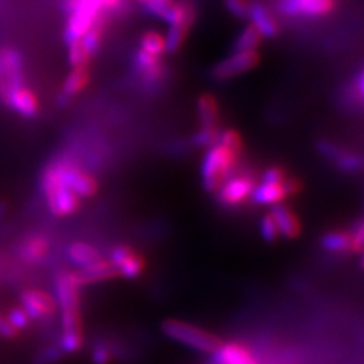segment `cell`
<instances>
[{
  "instance_id": "obj_27",
  "label": "cell",
  "mask_w": 364,
  "mask_h": 364,
  "mask_svg": "<svg viewBox=\"0 0 364 364\" xmlns=\"http://www.w3.org/2000/svg\"><path fill=\"white\" fill-rule=\"evenodd\" d=\"M68 48V64H70L73 68L75 67H88L91 58L88 56V53L85 52V49L82 48V44L76 41L70 46H67Z\"/></svg>"
},
{
  "instance_id": "obj_37",
  "label": "cell",
  "mask_w": 364,
  "mask_h": 364,
  "mask_svg": "<svg viewBox=\"0 0 364 364\" xmlns=\"http://www.w3.org/2000/svg\"><path fill=\"white\" fill-rule=\"evenodd\" d=\"M0 337L9 338V340H13V338H17V337H18V331H17V329H16L13 325H11V323L8 322V318L4 317V316H0Z\"/></svg>"
},
{
  "instance_id": "obj_10",
  "label": "cell",
  "mask_w": 364,
  "mask_h": 364,
  "mask_svg": "<svg viewBox=\"0 0 364 364\" xmlns=\"http://www.w3.org/2000/svg\"><path fill=\"white\" fill-rule=\"evenodd\" d=\"M108 259L111 261L112 266L116 267L119 277H123L127 279L139 278L143 273L146 264L144 258L140 254H136L134 249L124 245L112 247Z\"/></svg>"
},
{
  "instance_id": "obj_8",
  "label": "cell",
  "mask_w": 364,
  "mask_h": 364,
  "mask_svg": "<svg viewBox=\"0 0 364 364\" xmlns=\"http://www.w3.org/2000/svg\"><path fill=\"white\" fill-rule=\"evenodd\" d=\"M21 309L29 316L31 321H46L50 318L58 305L52 294L43 290H25L20 296Z\"/></svg>"
},
{
  "instance_id": "obj_19",
  "label": "cell",
  "mask_w": 364,
  "mask_h": 364,
  "mask_svg": "<svg viewBox=\"0 0 364 364\" xmlns=\"http://www.w3.org/2000/svg\"><path fill=\"white\" fill-rule=\"evenodd\" d=\"M286 196V190H284L282 184H264V182H261L258 187H255L252 190V195H250L257 205L281 203V200Z\"/></svg>"
},
{
  "instance_id": "obj_29",
  "label": "cell",
  "mask_w": 364,
  "mask_h": 364,
  "mask_svg": "<svg viewBox=\"0 0 364 364\" xmlns=\"http://www.w3.org/2000/svg\"><path fill=\"white\" fill-rule=\"evenodd\" d=\"M223 5L228 13L238 20H246L249 16V0H223Z\"/></svg>"
},
{
  "instance_id": "obj_16",
  "label": "cell",
  "mask_w": 364,
  "mask_h": 364,
  "mask_svg": "<svg viewBox=\"0 0 364 364\" xmlns=\"http://www.w3.org/2000/svg\"><path fill=\"white\" fill-rule=\"evenodd\" d=\"M270 215L277 223L279 235L286 238H296L301 234V223L298 218H296L294 213L290 211L286 205H273L270 210Z\"/></svg>"
},
{
  "instance_id": "obj_32",
  "label": "cell",
  "mask_w": 364,
  "mask_h": 364,
  "mask_svg": "<svg viewBox=\"0 0 364 364\" xmlns=\"http://www.w3.org/2000/svg\"><path fill=\"white\" fill-rule=\"evenodd\" d=\"M259 232H261V235H263L264 240L269 242V243L275 242L277 238H278V235H279L278 228H277V223H275V220H273V218H272L270 214L264 215L263 220H261V223H259Z\"/></svg>"
},
{
  "instance_id": "obj_4",
  "label": "cell",
  "mask_w": 364,
  "mask_h": 364,
  "mask_svg": "<svg viewBox=\"0 0 364 364\" xmlns=\"http://www.w3.org/2000/svg\"><path fill=\"white\" fill-rule=\"evenodd\" d=\"M25 85V60L18 49L0 48V100L6 105L11 95Z\"/></svg>"
},
{
  "instance_id": "obj_28",
  "label": "cell",
  "mask_w": 364,
  "mask_h": 364,
  "mask_svg": "<svg viewBox=\"0 0 364 364\" xmlns=\"http://www.w3.org/2000/svg\"><path fill=\"white\" fill-rule=\"evenodd\" d=\"M219 129L218 128H202L191 139V143L198 147H211L218 143Z\"/></svg>"
},
{
  "instance_id": "obj_38",
  "label": "cell",
  "mask_w": 364,
  "mask_h": 364,
  "mask_svg": "<svg viewBox=\"0 0 364 364\" xmlns=\"http://www.w3.org/2000/svg\"><path fill=\"white\" fill-rule=\"evenodd\" d=\"M352 242H354V252H361L364 249V220L355 228L352 234Z\"/></svg>"
},
{
  "instance_id": "obj_36",
  "label": "cell",
  "mask_w": 364,
  "mask_h": 364,
  "mask_svg": "<svg viewBox=\"0 0 364 364\" xmlns=\"http://www.w3.org/2000/svg\"><path fill=\"white\" fill-rule=\"evenodd\" d=\"M63 355V352L60 348H46L41 350L37 358V364H52L55 361H58Z\"/></svg>"
},
{
  "instance_id": "obj_15",
  "label": "cell",
  "mask_w": 364,
  "mask_h": 364,
  "mask_svg": "<svg viewBox=\"0 0 364 364\" xmlns=\"http://www.w3.org/2000/svg\"><path fill=\"white\" fill-rule=\"evenodd\" d=\"M117 277H119V273H117L116 267L112 266L109 259H105V258H100L99 261H96L95 264H91L88 267L76 270V278H77V282L81 287L88 286V284H96V282H102V281L114 279Z\"/></svg>"
},
{
  "instance_id": "obj_18",
  "label": "cell",
  "mask_w": 364,
  "mask_h": 364,
  "mask_svg": "<svg viewBox=\"0 0 364 364\" xmlns=\"http://www.w3.org/2000/svg\"><path fill=\"white\" fill-rule=\"evenodd\" d=\"M211 364H257L250 352L237 343L222 345L214 352Z\"/></svg>"
},
{
  "instance_id": "obj_12",
  "label": "cell",
  "mask_w": 364,
  "mask_h": 364,
  "mask_svg": "<svg viewBox=\"0 0 364 364\" xmlns=\"http://www.w3.org/2000/svg\"><path fill=\"white\" fill-rule=\"evenodd\" d=\"M90 76L91 75H90L88 67H75L64 79L58 99H56L58 100V105L67 107L70 104L73 97H76L81 91L85 90V87L90 82Z\"/></svg>"
},
{
  "instance_id": "obj_17",
  "label": "cell",
  "mask_w": 364,
  "mask_h": 364,
  "mask_svg": "<svg viewBox=\"0 0 364 364\" xmlns=\"http://www.w3.org/2000/svg\"><path fill=\"white\" fill-rule=\"evenodd\" d=\"M65 257L75 267H79V269L95 264L96 261L102 258L97 247L91 246L85 242H73L68 245L65 249Z\"/></svg>"
},
{
  "instance_id": "obj_20",
  "label": "cell",
  "mask_w": 364,
  "mask_h": 364,
  "mask_svg": "<svg viewBox=\"0 0 364 364\" xmlns=\"http://www.w3.org/2000/svg\"><path fill=\"white\" fill-rule=\"evenodd\" d=\"M321 245L328 252L334 254H345V252H354V242H352V234L336 231L328 232L322 237Z\"/></svg>"
},
{
  "instance_id": "obj_25",
  "label": "cell",
  "mask_w": 364,
  "mask_h": 364,
  "mask_svg": "<svg viewBox=\"0 0 364 364\" xmlns=\"http://www.w3.org/2000/svg\"><path fill=\"white\" fill-rule=\"evenodd\" d=\"M215 146H223V147H226V149H230L238 155L242 152L243 141H242V136L238 135L237 131L225 129V131H219L218 143H215Z\"/></svg>"
},
{
  "instance_id": "obj_13",
  "label": "cell",
  "mask_w": 364,
  "mask_h": 364,
  "mask_svg": "<svg viewBox=\"0 0 364 364\" xmlns=\"http://www.w3.org/2000/svg\"><path fill=\"white\" fill-rule=\"evenodd\" d=\"M250 25L255 26V29L261 33L263 38H275L279 33V25L277 18L272 16L267 6L261 2H252L249 6V16Z\"/></svg>"
},
{
  "instance_id": "obj_7",
  "label": "cell",
  "mask_w": 364,
  "mask_h": 364,
  "mask_svg": "<svg viewBox=\"0 0 364 364\" xmlns=\"http://www.w3.org/2000/svg\"><path fill=\"white\" fill-rule=\"evenodd\" d=\"M259 63V55L257 50L249 52H235L234 55L228 56L226 60L215 64L211 70V76L218 81H226L234 76L242 75L245 72L252 70Z\"/></svg>"
},
{
  "instance_id": "obj_24",
  "label": "cell",
  "mask_w": 364,
  "mask_h": 364,
  "mask_svg": "<svg viewBox=\"0 0 364 364\" xmlns=\"http://www.w3.org/2000/svg\"><path fill=\"white\" fill-rule=\"evenodd\" d=\"M139 48L156 56V58H161V55L164 53V36L156 31H147L141 36Z\"/></svg>"
},
{
  "instance_id": "obj_41",
  "label": "cell",
  "mask_w": 364,
  "mask_h": 364,
  "mask_svg": "<svg viewBox=\"0 0 364 364\" xmlns=\"http://www.w3.org/2000/svg\"><path fill=\"white\" fill-rule=\"evenodd\" d=\"M136 2H139V4H141V5H143V4H146V2H147V0H136Z\"/></svg>"
},
{
  "instance_id": "obj_5",
  "label": "cell",
  "mask_w": 364,
  "mask_h": 364,
  "mask_svg": "<svg viewBox=\"0 0 364 364\" xmlns=\"http://www.w3.org/2000/svg\"><path fill=\"white\" fill-rule=\"evenodd\" d=\"M56 163H58L60 175L64 186L70 188L79 199H85L96 195L99 188L97 181L90 173L79 168V166L72 161V158H56Z\"/></svg>"
},
{
  "instance_id": "obj_9",
  "label": "cell",
  "mask_w": 364,
  "mask_h": 364,
  "mask_svg": "<svg viewBox=\"0 0 364 364\" xmlns=\"http://www.w3.org/2000/svg\"><path fill=\"white\" fill-rule=\"evenodd\" d=\"M278 8L284 16L317 18L333 13L336 0H279Z\"/></svg>"
},
{
  "instance_id": "obj_40",
  "label": "cell",
  "mask_w": 364,
  "mask_h": 364,
  "mask_svg": "<svg viewBox=\"0 0 364 364\" xmlns=\"http://www.w3.org/2000/svg\"><path fill=\"white\" fill-rule=\"evenodd\" d=\"M360 266L364 269V249L361 250V258H360Z\"/></svg>"
},
{
  "instance_id": "obj_35",
  "label": "cell",
  "mask_w": 364,
  "mask_h": 364,
  "mask_svg": "<svg viewBox=\"0 0 364 364\" xmlns=\"http://www.w3.org/2000/svg\"><path fill=\"white\" fill-rule=\"evenodd\" d=\"M286 178H287L286 170H284L282 167L275 166V167H269L267 170H264L263 178H261L263 181L261 182H264V184H282V182L286 181Z\"/></svg>"
},
{
  "instance_id": "obj_31",
  "label": "cell",
  "mask_w": 364,
  "mask_h": 364,
  "mask_svg": "<svg viewBox=\"0 0 364 364\" xmlns=\"http://www.w3.org/2000/svg\"><path fill=\"white\" fill-rule=\"evenodd\" d=\"M6 318H8V322L13 325L18 333L23 331V329H28L29 325H31V318H29V316L25 313V310H23V309L9 310Z\"/></svg>"
},
{
  "instance_id": "obj_2",
  "label": "cell",
  "mask_w": 364,
  "mask_h": 364,
  "mask_svg": "<svg viewBox=\"0 0 364 364\" xmlns=\"http://www.w3.org/2000/svg\"><path fill=\"white\" fill-rule=\"evenodd\" d=\"M161 329L168 338L187 348L203 352V354H214L223 345L218 336L203 331L199 326L190 325L187 322L175 321V318H168V321L163 322Z\"/></svg>"
},
{
  "instance_id": "obj_14",
  "label": "cell",
  "mask_w": 364,
  "mask_h": 364,
  "mask_svg": "<svg viewBox=\"0 0 364 364\" xmlns=\"http://www.w3.org/2000/svg\"><path fill=\"white\" fill-rule=\"evenodd\" d=\"M50 252V240L46 235H28L18 246L20 258L28 264H37Z\"/></svg>"
},
{
  "instance_id": "obj_39",
  "label": "cell",
  "mask_w": 364,
  "mask_h": 364,
  "mask_svg": "<svg viewBox=\"0 0 364 364\" xmlns=\"http://www.w3.org/2000/svg\"><path fill=\"white\" fill-rule=\"evenodd\" d=\"M357 87H358L360 95H361L363 99H364V70L360 73V76H358V79H357Z\"/></svg>"
},
{
  "instance_id": "obj_26",
  "label": "cell",
  "mask_w": 364,
  "mask_h": 364,
  "mask_svg": "<svg viewBox=\"0 0 364 364\" xmlns=\"http://www.w3.org/2000/svg\"><path fill=\"white\" fill-rule=\"evenodd\" d=\"M336 166L340 170H343V172H348V173L358 172V170H361L364 167V158L357 154L343 151L336 161Z\"/></svg>"
},
{
  "instance_id": "obj_22",
  "label": "cell",
  "mask_w": 364,
  "mask_h": 364,
  "mask_svg": "<svg viewBox=\"0 0 364 364\" xmlns=\"http://www.w3.org/2000/svg\"><path fill=\"white\" fill-rule=\"evenodd\" d=\"M193 23H178V25H170L164 36V52L176 53L182 44H184L188 31Z\"/></svg>"
},
{
  "instance_id": "obj_6",
  "label": "cell",
  "mask_w": 364,
  "mask_h": 364,
  "mask_svg": "<svg viewBox=\"0 0 364 364\" xmlns=\"http://www.w3.org/2000/svg\"><path fill=\"white\" fill-rule=\"evenodd\" d=\"M255 188V179L247 175H237L226 178L218 193V200L223 207H238L243 203Z\"/></svg>"
},
{
  "instance_id": "obj_1",
  "label": "cell",
  "mask_w": 364,
  "mask_h": 364,
  "mask_svg": "<svg viewBox=\"0 0 364 364\" xmlns=\"http://www.w3.org/2000/svg\"><path fill=\"white\" fill-rule=\"evenodd\" d=\"M40 188L48 202L49 211L56 218L72 215L81 207V199L64 186L56 159L48 164L40 176Z\"/></svg>"
},
{
  "instance_id": "obj_3",
  "label": "cell",
  "mask_w": 364,
  "mask_h": 364,
  "mask_svg": "<svg viewBox=\"0 0 364 364\" xmlns=\"http://www.w3.org/2000/svg\"><path fill=\"white\" fill-rule=\"evenodd\" d=\"M237 154L223 146H211L203 155L200 164L202 186L208 193H215L222 182L230 178L237 161Z\"/></svg>"
},
{
  "instance_id": "obj_33",
  "label": "cell",
  "mask_w": 364,
  "mask_h": 364,
  "mask_svg": "<svg viewBox=\"0 0 364 364\" xmlns=\"http://www.w3.org/2000/svg\"><path fill=\"white\" fill-rule=\"evenodd\" d=\"M316 146H317V151L321 152L325 158L331 159L333 163H336L338 156L341 155V152H343L341 147H338L337 144H334L333 141H328V140H318Z\"/></svg>"
},
{
  "instance_id": "obj_30",
  "label": "cell",
  "mask_w": 364,
  "mask_h": 364,
  "mask_svg": "<svg viewBox=\"0 0 364 364\" xmlns=\"http://www.w3.org/2000/svg\"><path fill=\"white\" fill-rule=\"evenodd\" d=\"M175 0H147L146 4H143V9L146 14H149L156 18H163L166 14V11L170 8Z\"/></svg>"
},
{
  "instance_id": "obj_23",
  "label": "cell",
  "mask_w": 364,
  "mask_h": 364,
  "mask_svg": "<svg viewBox=\"0 0 364 364\" xmlns=\"http://www.w3.org/2000/svg\"><path fill=\"white\" fill-rule=\"evenodd\" d=\"M261 33L255 29V26H252L249 23L247 26H245L240 33H238L234 44H232V50L234 52H249V50H257L258 46L261 44Z\"/></svg>"
},
{
  "instance_id": "obj_34",
  "label": "cell",
  "mask_w": 364,
  "mask_h": 364,
  "mask_svg": "<svg viewBox=\"0 0 364 364\" xmlns=\"http://www.w3.org/2000/svg\"><path fill=\"white\" fill-rule=\"evenodd\" d=\"M91 358L95 364H108L111 360V349L104 341H97L91 350Z\"/></svg>"
},
{
  "instance_id": "obj_11",
  "label": "cell",
  "mask_w": 364,
  "mask_h": 364,
  "mask_svg": "<svg viewBox=\"0 0 364 364\" xmlns=\"http://www.w3.org/2000/svg\"><path fill=\"white\" fill-rule=\"evenodd\" d=\"M6 107L17 112L23 119H33L37 117L40 112V100L36 95V91L26 85H23L11 95Z\"/></svg>"
},
{
  "instance_id": "obj_21",
  "label": "cell",
  "mask_w": 364,
  "mask_h": 364,
  "mask_svg": "<svg viewBox=\"0 0 364 364\" xmlns=\"http://www.w3.org/2000/svg\"><path fill=\"white\" fill-rule=\"evenodd\" d=\"M198 114L202 122V128H218L219 107L211 95H202L198 99Z\"/></svg>"
}]
</instances>
